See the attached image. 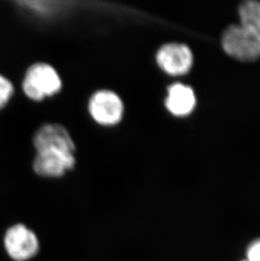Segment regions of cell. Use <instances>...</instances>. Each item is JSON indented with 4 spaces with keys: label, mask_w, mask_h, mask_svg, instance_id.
I'll return each mask as SVG.
<instances>
[{
    "label": "cell",
    "mask_w": 260,
    "mask_h": 261,
    "mask_svg": "<svg viewBox=\"0 0 260 261\" xmlns=\"http://www.w3.org/2000/svg\"><path fill=\"white\" fill-rule=\"evenodd\" d=\"M240 24L224 32L221 43L225 52L234 59L253 62L260 59V2L248 0L239 8Z\"/></svg>",
    "instance_id": "cell-1"
},
{
    "label": "cell",
    "mask_w": 260,
    "mask_h": 261,
    "mask_svg": "<svg viewBox=\"0 0 260 261\" xmlns=\"http://www.w3.org/2000/svg\"><path fill=\"white\" fill-rule=\"evenodd\" d=\"M61 87V80L56 70L42 63L30 67L23 82L25 95L34 101H41L46 96L56 94Z\"/></svg>",
    "instance_id": "cell-2"
},
{
    "label": "cell",
    "mask_w": 260,
    "mask_h": 261,
    "mask_svg": "<svg viewBox=\"0 0 260 261\" xmlns=\"http://www.w3.org/2000/svg\"><path fill=\"white\" fill-rule=\"evenodd\" d=\"M5 246L8 254L14 260L25 261L37 254L39 242L32 230L25 225L17 224L7 230L5 236Z\"/></svg>",
    "instance_id": "cell-3"
},
{
    "label": "cell",
    "mask_w": 260,
    "mask_h": 261,
    "mask_svg": "<svg viewBox=\"0 0 260 261\" xmlns=\"http://www.w3.org/2000/svg\"><path fill=\"white\" fill-rule=\"evenodd\" d=\"M91 116L102 125H113L123 117V105L121 99L113 91H97L89 104Z\"/></svg>",
    "instance_id": "cell-4"
},
{
    "label": "cell",
    "mask_w": 260,
    "mask_h": 261,
    "mask_svg": "<svg viewBox=\"0 0 260 261\" xmlns=\"http://www.w3.org/2000/svg\"><path fill=\"white\" fill-rule=\"evenodd\" d=\"M157 64L171 75H182L190 70L193 64L191 50L186 45L169 43L158 51Z\"/></svg>",
    "instance_id": "cell-5"
},
{
    "label": "cell",
    "mask_w": 260,
    "mask_h": 261,
    "mask_svg": "<svg viewBox=\"0 0 260 261\" xmlns=\"http://www.w3.org/2000/svg\"><path fill=\"white\" fill-rule=\"evenodd\" d=\"M75 159L73 153L58 150L37 151L33 168L37 174L44 177H60L74 168Z\"/></svg>",
    "instance_id": "cell-6"
},
{
    "label": "cell",
    "mask_w": 260,
    "mask_h": 261,
    "mask_svg": "<svg viewBox=\"0 0 260 261\" xmlns=\"http://www.w3.org/2000/svg\"><path fill=\"white\" fill-rule=\"evenodd\" d=\"M34 145L37 151L58 150L74 154L75 150L69 132L59 124H46L40 128L35 135Z\"/></svg>",
    "instance_id": "cell-7"
},
{
    "label": "cell",
    "mask_w": 260,
    "mask_h": 261,
    "mask_svg": "<svg viewBox=\"0 0 260 261\" xmlns=\"http://www.w3.org/2000/svg\"><path fill=\"white\" fill-rule=\"evenodd\" d=\"M196 98L191 87L185 85H172L168 88L166 106L176 116H186L194 110Z\"/></svg>",
    "instance_id": "cell-8"
},
{
    "label": "cell",
    "mask_w": 260,
    "mask_h": 261,
    "mask_svg": "<svg viewBox=\"0 0 260 261\" xmlns=\"http://www.w3.org/2000/svg\"><path fill=\"white\" fill-rule=\"evenodd\" d=\"M14 92V88L9 80L0 75V109L7 103Z\"/></svg>",
    "instance_id": "cell-9"
},
{
    "label": "cell",
    "mask_w": 260,
    "mask_h": 261,
    "mask_svg": "<svg viewBox=\"0 0 260 261\" xmlns=\"http://www.w3.org/2000/svg\"><path fill=\"white\" fill-rule=\"evenodd\" d=\"M248 261H260V239L252 242L247 249Z\"/></svg>",
    "instance_id": "cell-10"
},
{
    "label": "cell",
    "mask_w": 260,
    "mask_h": 261,
    "mask_svg": "<svg viewBox=\"0 0 260 261\" xmlns=\"http://www.w3.org/2000/svg\"><path fill=\"white\" fill-rule=\"evenodd\" d=\"M243 261H248V260H243Z\"/></svg>",
    "instance_id": "cell-11"
}]
</instances>
